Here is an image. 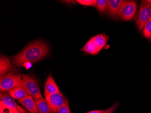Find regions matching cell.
<instances>
[{
  "instance_id": "44dd1931",
  "label": "cell",
  "mask_w": 151,
  "mask_h": 113,
  "mask_svg": "<svg viewBox=\"0 0 151 113\" xmlns=\"http://www.w3.org/2000/svg\"><path fill=\"white\" fill-rule=\"evenodd\" d=\"M119 105V102H116V103L114 104L112 106H111V107H109L108 109H106L103 113H113L117 109Z\"/></svg>"
},
{
  "instance_id": "ba28073f",
  "label": "cell",
  "mask_w": 151,
  "mask_h": 113,
  "mask_svg": "<svg viewBox=\"0 0 151 113\" xmlns=\"http://www.w3.org/2000/svg\"><path fill=\"white\" fill-rule=\"evenodd\" d=\"M18 103L30 113H38L36 102L33 97L28 96L19 100Z\"/></svg>"
},
{
  "instance_id": "d6986e66",
  "label": "cell",
  "mask_w": 151,
  "mask_h": 113,
  "mask_svg": "<svg viewBox=\"0 0 151 113\" xmlns=\"http://www.w3.org/2000/svg\"><path fill=\"white\" fill-rule=\"evenodd\" d=\"M57 113H72L70 110L68 102L59 108L58 110Z\"/></svg>"
},
{
  "instance_id": "9a60e30c",
  "label": "cell",
  "mask_w": 151,
  "mask_h": 113,
  "mask_svg": "<svg viewBox=\"0 0 151 113\" xmlns=\"http://www.w3.org/2000/svg\"><path fill=\"white\" fill-rule=\"evenodd\" d=\"M91 39L95 42L98 47L101 50L106 44L109 37L106 34H99L92 37Z\"/></svg>"
},
{
  "instance_id": "e0dca14e",
  "label": "cell",
  "mask_w": 151,
  "mask_h": 113,
  "mask_svg": "<svg viewBox=\"0 0 151 113\" xmlns=\"http://www.w3.org/2000/svg\"><path fill=\"white\" fill-rule=\"evenodd\" d=\"M143 34L147 39H151V16L143 27Z\"/></svg>"
},
{
  "instance_id": "7c38bea8",
  "label": "cell",
  "mask_w": 151,
  "mask_h": 113,
  "mask_svg": "<svg viewBox=\"0 0 151 113\" xmlns=\"http://www.w3.org/2000/svg\"><path fill=\"white\" fill-rule=\"evenodd\" d=\"M9 58L1 56L0 58V77H2L7 73L11 72L13 68Z\"/></svg>"
},
{
  "instance_id": "ffe728a7",
  "label": "cell",
  "mask_w": 151,
  "mask_h": 113,
  "mask_svg": "<svg viewBox=\"0 0 151 113\" xmlns=\"http://www.w3.org/2000/svg\"><path fill=\"white\" fill-rule=\"evenodd\" d=\"M77 2L81 5L86 6H96V1L93 0H78Z\"/></svg>"
},
{
  "instance_id": "8fae6325",
  "label": "cell",
  "mask_w": 151,
  "mask_h": 113,
  "mask_svg": "<svg viewBox=\"0 0 151 113\" xmlns=\"http://www.w3.org/2000/svg\"><path fill=\"white\" fill-rule=\"evenodd\" d=\"M124 1L123 0H109L107 9L109 15L111 17L117 16L121 5Z\"/></svg>"
},
{
  "instance_id": "3957f363",
  "label": "cell",
  "mask_w": 151,
  "mask_h": 113,
  "mask_svg": "<svg viewBox=\"0 0 151 113\" xmlns=\"http://www.w3.org/2000/svg\"><path fill=\"white\" fill-rule=\"evenodd\" d=\"M29 96L33 97L35 101L38 99L45 100L40 90L38 81L31 74H23L20 82Z\"/></svg>"
},
{
  "instance_id": "2e32d148",
  "label": "cell",
  "mask_w": 151,
  "mask_h": 113,
  "mask_svg": "<svg viewBox=\"0 0 151 113\" xmlns=\"http://www.w3.org/2000/svg\"><path fill=\"white\" fill-rule=\"evenodd\" d=\"M108 5L107 0H97L96 1V7L100 12H105L107 11Z\"/></svg>"
},
{
  "instance_id": "7402d4cb",
  "label": "cell",
  "mask_w": 151,
  "mask_h": 113,
  "mask_svg": "<svg viewBox=\"0 0 151 113\" xmlns=\"http://www.w3.org/2000/svg\"><path fill=\"white\" fill-rule=\"evenodd\" d=\"M105 110H92V111H90L87 113H103Z\"/></svg>"
},
{
  "instance_id": "6da1fadb",
  "label": "cell",
  "mask_w": 151,
  "mask_h": 113,
  "mask_svg": "<svg viewBox=\"0 0 151 113\" xmlns=\"http://www.w3.org/2000/svg\"><path fill=\"white\" fill-rule=\"evenodd\" d=\"M49 53L47 44L40 40L35 41L27 45L19 53L11 58L14 67H23L28 63H33L44 58Z\"/></svg>"
},
{
  "instance_id": "8992f818",
  "label": "cell",
  "mask_w": 151,
  "mask_h": 113,
  "mask_svg": "<svg viewBox=\"0 0 151 113\" xmlns=\"http://www.w3.org/2000/svg\"><path fill=\"white\" fill-rule=\"evenodd\" d=\"M136 10L137 3L136 1H124L121 5L117 16L125 21L131 20L135 15Z\"/></svg>"
},
{
  "instance_id": "9c48e42d",
  "label": "cell",
  "mask_w": 151,
  "mask_h": 113,
  "mask_svg": "<svg viewBox=\"0 0 151 113\" xmlns=\"http://www.w3.org/2000/svg\"><path fill=\"white\" fill-rule=\"evenodd\" d=\"M61 92L57 84L56 83L53 77L50 75L45 83V96H47L49 94H55Z\"/></svg>"
},
{
  "instance_id": "30bf717a",
  "label": "cell",
  "mask_w": 151,
  "mask_h": 113,
  "mask_svg": "<svg viewBox=\"0 0 151 113\" xmlns=\"http://www.w3.org/2000/svg\"><path fill=\"white\" fill-rule=\"evenodd\" d=\"M7 92L14 99L19 101L26 97L27 96H29L27 91L21 83L19 84V85L11 89Z\"/></svg>"
},
{
  "instance_id": "603a6c76",
  "label": "cell",
  "mask_w": 151,
  "mask_h": 113,
  "mask_svg": "<svg viewBox=\"0 0 151 113\" xmlns=\"http://www.w3.org/2000/svg\"><path fill=\"white\" fill-rule=\"evenodd\" d=\"M146 1L150 4V6H151V1Z\"/></svg>"
},
{
  "instance_id": "cb8c5ba5",
  "label": "cell",
  "mask_w": 151,
  "mask_h": 113,
  "mask_svg": "<svg viewBox=\"0 0 151 113\" xmlns=\"http://www.w3.org/2000/svg\"><path fill=\"white\" fill-rule=\"evenodd\" d=\"M150 40H151V39H150Z\"/></svg>"
},
{
  "instance_id": "4fadbf2b",
  "label": "cell",
  "mask_w": 151,
  "mask_h": 113,
  "mask_svg": "<svg viewBox=\"0 0 151 113\" xmlns=\"http://www.w3.org/2000/svg\"><path fill=\"white\" fill-rule=\"evenodd\" d=\"M81 50L89 54L95 55L99 53L101 49L91 38L87 42L84 47L81 49Z\"/></svg>"
},
{
  "instance_id": "277c9868",
  "label": "cell",
  "mask_w": 151,
  "mask_h": 113,
  "mask_svg": "<svg viewBox=\"0 0 151 113\" xmlns=\"http://www.w3.org/2000/svg\"><path fill=\"white\" fill-rule=\"evenodd\" d=\"M45 98L52 113H57L59 108L68 102L61 92L60 93L49 94L45 96Z\"/></svg>"
},
{
  "instance_id": "ac0fdd59",
  "label": "cell",
  "mask_w": 151,
  "mask_h": 113,
  "mask_svg": "<svg viewBox=\"0 0 151 113\" xmlns=\"http://www.w3.org/2000/svg\"><path fill=\"white\" fill-rule=\"evenodd\" d=\"M0 113H29V112L28 111L22 112L13 110L6 107L2 103L0 102Z\"/></svg>"
},
{
  "instance_id": "5bb4252c",
  "label": "cell",
  "mask_w": 151,
  "mask_h": 113,
  "mask_svg": "<svg viewBox=\"0 0 151 113\" xmlns=\"http://www.w3.org/2000/svg\"><path fill=\"white\" fill-rule=\"evenodd\" d=\"M35 102L38 113H52L45 99H38L35 101Z\"/></svg>"
},
{
  "instance_id": "52a82bcc",
  "label": "cell",
  "mask_w": 151,
  "mask_h": 113,
  "mask_svg": "<svg viewBox=\"0 0 151 113\" xmlns=\"http://www.w3.org/2000/svg\"><path fill=\"white\" fill-rule=\"evenodd\" d=\"M0 102L2 103L6 107L13 110H17L19 112H25L26 110L24 109L22 107L17 104L14 99L11 96L8 92H1L0 95Z\"/></svg>"
},
{
  "instance_id": "7a4b0ae2",
  "label": "cell",
  "mask_w": 151,
  "mask_h": 113,
  "mask_svg": "<svg viewBox=\"0 0 151 113\" xmlns=\"http://www.w3.org/2000/svg\"><path fill=\"white\" fill-rule=\"evenodd\" d=\"M19 70H12L11 72L1 77L0 90L1 92H8L19 85L22 78Z\"/></svg>"
},
{
  "instance_id": "5b68a950",
  "label": "cell",
  "mask_w": 151,
  "mask_h": 113,
  "mask_svg": "<svg viewBox=\"0 0 151 113\" xmlns=\"http://www.w3.org/2000/svg\"><path fill=\"white\" fill-rule=\"evenodd\" d=\"M151 16V7L146 1H142L140 4L136 18L137 25L140 30L143 29Z\"/></svg>"
}]
</instances>
